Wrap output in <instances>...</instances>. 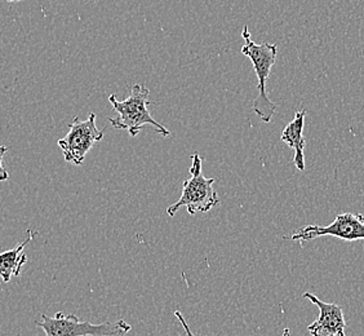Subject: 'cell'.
Segmentation results:
<instances>
[{
	"label": "cell",
	"instance_id": "1",
	"mask_svg": "<svg viewBox=\"0 0 364 336\" xmlns=\"http://www.w3.org/2000/svg\"><path fill=\"white\" fill-rule=\"evenodd\" d=\"M150 90L145 84L136 83L131 88V95L124 101H119L115 95L109 96L112 109L118 112L117 118H109L115 130L128 131L132 137L140 133L141 128L153 126L161 136L168 137L171 131L151 117L147 106L150 104Z\"/></svg>",
	"mask_w": 364,
	"mask_h": 336
},
{
	"label": "cell",
	"instance_id": "2",
	"mask_svg": "<svg viewBox=\"0 0 364 336\" xmlns=\"http://www.w3.org/2000/svg\"><path fill=\"white\" fill-rule=\"evenodd\" d=\"M242 38L245 41V44L242 47V53L251 60L256 77L259 79V84H257L259 96L253 101V110L257 114L259 120L265 123H270L273 120L274 112L277 110V104L267 96V83L272 73V68L277 61L278 46L272 43L257 44L253 42L250 28L247 25L242 31Z\"/></svg>",
	"mask_w": 364,
	"mask_h": 336
},
{
	"label": "cell",
	"instance_id": "3",
	"mask_svg": "<svg viewBox=\"0 0 364 336\" xmlns=\"http://www.w3.org/2000/svg\"><path fill=\"white\" fill-rule=\"evenodd\" d=\"M203 159L200 155L194 153L193 164L190 167V177L182 182V194L175 204L169 206L167 214L169 217L175 216L181 207H186L191 216L202 212H208L220 204V198L213 189L215 179L204 177L202 172Z\"/></svg>",
	"mask_w": 364,
	"mask_h": 336
},
{
	"label": "cell",
	"instance_id": "4",
	"mask_svg": "<svg viewBox=\"0 0 364 336\" xmlns=\"http://www.w3.org/2000/svg\"><path fill=\"white\" fill-rule=\"evenodd\" d=\"M36 325L44 330L46 336H124L132 330L124 320L95 325L63 312H57L55 317L42 315V321H36Z\"/></svg>",
	"mask_w": 364,
	"mask_h": 336
},
{
	"label": "cell",
	"instance_id": "5",
	"mask_svg": "<svg viewBox=\"0 0 364 336\" xmlns=\"http://www.w3.org/2000/svg\"><path fill=\"white\" fill-rule=\"evenodd\" d=\"M104 139V131L96 126V114L91 112L88 120L74 118L69 126L68 135L58 140L57 145L63 150V158L68 163L82 166L85 155L93 145Z\"/></svg>",
	"mask_w": 364,
	"mask_h": 336
},
{
	"label": "cell",
	"instance_id": "6",
	"mask_svg": "<svg viewBox=\"0 0 364 336\" xmlns=\"http://www.w3.org/2000/svg\"><path fill=\"white\" fill-rule=\"evenodd\" d=\"M323 236H331L345 241H362L364 239V216L362 214H341L332 224L327 226L308 225L292 234V241L308 242Z\"/></svg>",
	"mask_w": 364,
	"mask_h": 336
},
{
	"label": "cell",
	"instance_id": "7",
	"mask_svg": "<svg viewBox=\"0 0 364 336\" xmlns=\"http://www.w3.org/2000/svg\"><path fill=\"white\" fill-rule=\"evenodd\" d=\"M304 299H308L319 308V315L314 322L309 325L308 331L311 336H338L345 330V317L343 308L333 303L319 300L316 295L305 293Z\"/></svg>",
	"mask_w": 364,
	"mask_h": 336
},
{
	"label": "cell",
	"instance_id": "8",
	"mask_svg": "<svg viewBox=\"0 0 364 336\" xmlns=\"http://www.w3.org/2000/svg\"><path fill=\"white\" fill-rule=\"evenodd\" d=\"M305 117H306V110L296 112L294 120L283 130L280 136L283 142H286L288 147L294 149V164L299 171L305 169V155H304V150L306 145V141L304 137Z\"/></svg>",
	"mask_w": 364,
	"mask_h": 336
},
{
	"label": "cell",
	"instance_id": "9",
	"mask_svg": "<svg viewBox=\"0 0 364 336\" xmlns=\"http://www.w3.org/2000/svg\"><path fill=\"white\" fill-rule=\"evenodd\" d=\"M36 233L28 229V237L20 245L16 246L12 250L0 252V277L3 282L8 283L12 275L18 277L22 272V266L28 261L26 255L23 253V248L33 241Z\"/></svg>",
	"mask_w": 364,
	"mask_h": 336
},
{
	"label": "cell",
	"instance_id": "10",
	"mask_svg": "<svg viewBox=\"0 0 364 336\" xmlns=\"http://www.w3.org/2000/svg\"><path fill=\"white\" fill-rule=\"evenodd\" d=\"M8 152V147L4 145H0V182H6L9 179V174L4 167V155Z\"/></svg>",
	"mask_w": 364,
	"mask_h": 336
},
{
	"label": "cell",
	"instance_id": "11",
	"mask_svg": "<svg viewBox=\"0 0 364 336\" xmlns=\"http://www.w3.org/2000/svg\"><path fill=\"white\" fill-rule=\"evenodd\" d=\"M175 315L176 318H177V320L180 321V323H181L183 330H185V334H186V336H196L193 334V331L190 330L189 325L186 322V320H185V317L182 315L181 312H180V310H176Z\"/></svg>",
	"mask_w": 364,
	"mask_h": 336
},
{
	"label": "cell",
	"instance_id": "12",
	"mask_svg": "<svg viewBox=\"0 0 364 336\" xmlns=\"http://www.w3.org/2000/svg\"><path fill=\"white\" fill-rule=\"evenodd\" d=\"M282 336H291V330L284 329V331H283V335Z\"/></svg>",
	"mask_w": 364,
	"mask_h": 336
},
{
	"label": "cell",
	"instance_id": "13",
	"mask_svg": "<svg viewBox=\"0 0 364 336\" xmlns=\"http://www.w3.org/2000/svg\"><path fill=\"white\" fill-rule=\"evenodd\" d=\"M7 1H21V0H7Z\"/></svg>",
	"mask_w": 364,
	"mask_h": 336
},
{
	"label": "cell",
	"instance_id": "14",
	"mask_svg": "<svg viewBox=\"0 0 364 336\" xmlns=\"http://www.w3.org/2000/svg\"><path fill=\"white\" fill-rule=\"evenodd\" d=\"M338 336H345V334H343H343H340V335H338Z\"/></svg>",
	"mask_w": 364,
	"mask_h": 336
}]
</instances>
